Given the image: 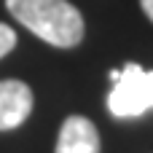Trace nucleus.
Masks as SVG:
<instances>
[{
    "label": "nucleus",
    "instance_id": "nucleus-1",
    "mask_svg": "<svg viewBox=\"0 0 153 153\" xmlns=\"http://www.w3.org/2000/svg\"><path fill=\"white\" fill-rule=\"evenodd\" d=\"M5 8L32 35L56 48H73L83 38V16L67 0H5Z\"/></svg>",
    "mask_w": 153,
    "mask_h": 153
},
{
    "label": "nucleus",
    "instance_id": "nucleus-2",
    "mask_svg": "<svg viewBox=\"0 0 153 153\" xmlns=\"http://www.w3.org/2000/svg\"><path fill=\"white\" fill-rule=\"evenodd\" d=\"M110 81L108 110L116 118H137L153 108V70L129 62L121 70H110Z\"/></svg>",
    "mask_w": 153,
    "mask_h": 153
},
{
    "label": "nucleus",
    "instance_id": "nucleus-3",
    "mask_svg": "<svg viewBox=\"0 0 153 153\" xmlns=\"http://www.w3.org/2000/svg\"><path fill=\"white\" fill-rule=\"evenodd\" d=\"M32 113V91L24 81H0V132L16 129Z\"/></svg>",
    "mask_w": 153,
    "mask_h": 153
},
{
    "label": "nucleus",
    "instance_id": "nucleus-4",
    "mask_svg": "<svg viewBox=\"0 0 153 153\" xmlns=\"http://www.w3.org/2000/svg\"><path fill=\"white\" fill-rule=\"evenodd\" d=\"M54 153H100V134L97 126L83 118V116H70L65 118L56 140Z\"/></svg>",
    "mask_w": 153,
    "mask_h": 153
},
{
    "label": "nucleus",
    "instance_id": "nucleus-5",
    "mask_svg": "<svg viewBox=\"0 0 153 153\" xmlns=\"http://www.w3.org/2000/svg\"><path fill=\"white\" fill-rule=\"evenodd\" d=\"M13 46H16V32H13L8 24H3V22H0V59L11 51Z\"/></svg>",
    "mask_w": 153,
    "mask_h": 153
},
{
    "label": "nucleus",
    "instance_id": "nucleus-6",
    "mask_svg": "<svg viewBox=\"0 0 153 153\" xmlns=\"http://www.w3.org/2000/svg\"><path fill=\"white\" fill-rule=\"evenodd\" d=\"M140 5H143V11H145V16L153 22V0H140Z\"/></svg>",
    "mask_w": 153,
    "mask_h": 153
}]
</instances>
